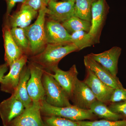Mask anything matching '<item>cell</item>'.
Here are the masks:
<instances>
[{"label":"cell","mask_w":126,"mask_h":126,"mask_svg":"<svg viewBox=\"0 0 126 126\" xmlns=\"http://www.w3.org/2000/svg\"><path fill=\"white\" fill-rule=\"evenodd\" d=\"M30 77L29 67L28 64H26L21 73L17 87L12 94L23 102L25 108L29 107L33 103L27 90V84Z\"/></svg>","instance_id":"19"},{"label":"cell","mask_w":126,"mask_h":126,"mask_svg":"<svg viewBox=\"0 0 126 126\" xmlns=\"http://www.w3.org/2000/svg\"><path fill=\"white\" fill-rule=\"evenodd\" d=\"M55 0L56 1V0ZM65 0L66 1H75V0Z\"/></svg>","instance_id":"33"},{"label":"cell","mask_w":126,"mask_h":126,"mask_svg":"<svg viewBox=\"0 0 126 126\" xmlns=\"http://www.w3.org/2000/svg\"><path fill=\"white\" fill-rule=\"evenodd\" d=\"M45 100L47 103L56 107H66L72 105L67 94L52 75L44 70L42 77Z\"/></svg>","instance_id":"4"},{"label":"cell","mask_w":126,"mask_h":126,"mask_svg":"<svg viewBox=\"0 0 126 126\" xmlns=\"http://www.w3.org/2000/svg\"><path fill=\"white\" fill-rule=\"evenodd\" d=\"M97 100L90 88L84 81L78 79L70 100L73 105L82 109L90 110L92 104Z\"/></svg>","instance_id":"12"},{"label":"cell","mask_w":126,"mask_h":126,"mask_svg":"<svg viewBox=\"0 0 126 126\" xmlns=\"http://www.w3.org/2000/svg\"><path fill=\"white\" fill-rule=\"evenodd\" d=\"M42 116H56L74 121L92 120L96 117L90 110H84L74 105L56 107L47 103L45 99L41 103Z\"/></svg>","instance_id":"3"},{"label":"cell","mask_w":126,"mask_h":126,"mask_svg":"<svg viewBox=\"0 0 126 126\" xmlns=\"http://www.w3.org/2000/svg\"><path fill=\"white\" fill-rule=\"evenodd\" d=\"M23 102L14 95L0 103V117L3 126H7L25 110Z\"/></svg>","instance_id":"9"},{"label":"cell","mask_w":126,"mask_h":126,"mask_svg":"<svg viewBox=\"0 0 126 126\" xmlns=\"http://www.w3.org/2000/svg\"><path fill=\"white\" fill-rule=\"evenodd\" d=\"M45 28L47 44L71 43V34L61 23L49 19L45 21Z\"/></svg>","instance_id":"15"},{"label":"cell","mask_w":126,"mask_h":126,"mask_svg":"<svg viewBox=\"0 0 126 126\" xmlns=\"http://www.w3.org/2000/svg\"><path fill=\"white\" fill-rule=\"evenodd\" d=\"M77 51H79L78 48L72 43L47 44L42 52L29 57L28 59L51 73L58 67L59 63L64 57Z\"/></svg>","instance_id":"1"},{"label":"cell","mask_w":126,"mask_h":126,"mask_svg":"<svg viewBox=\"0 0 126 126\" xmlns=\"http://www.w3.org/2000/svg\"><path fill=\"white\" fill-rule=\"evenodd\" d=\"M9 67L6 63L0 64V83L2 81L5 74L7 72Z\"/></svg>","instance_id":"31"},{"label":"cell","mask_w":126,"mask_h":126,"mask_svg":"<svg viewBox=\"0 0 126 126\" xmlns=\"http://www.w3.org/2000/svg\"><path fill=\"white\" fill-rule=\"evenodd\" d=\"M79 126H126V120L113 121L103 119L78 121Z\"/></svg>","instance_id":"26"},{"label":"cell","mask_w":126,"mask_h":126,"mask_svg":"<svg viewBox=\"0 0 126 126\" xmlns=\"http://www.w3.org/2000/svg\"><path fill=\"white\" fill-rule=\"evenodd\" d=\"M25 4L30 6L35 11H38L42 7L44 3V0H26Z\"/></svg>","instance_id":"29"},{"label":"cell","mask_w":126,"mask_h":126,"mask_svg":"<svg viewBox=\"0 0 126 126\" xmlns=\"http://www.w3.org/2000/svg\"><path fill=\"white\" fill-rule=\"evenodd\" d=\"M11 32L16 45L23 53L28 58L31 56L29 42L25 33L24 28L14 27L11 29Z\"/></svg>","instance_id":"21"},{"label":"cell","mask_w":126,"mask_h":126,"mask_svg":"<svg viewBox=\"0 0 126 126\" xmlns=\"http://www.w3.org/2000/svg\"><path fill=\"white\" fill-rule=\"evenodd\" d=\"M53 72L54 74L51 73V75L62 87L71 100L76 83L78 79L79 73L76 65H72L69 70L67 71H63L58 67Z\"/></svg>","instance_id":"16"},{"label":"cell","mask_w":126,"mask_h":126,"mask_svg":"<svg viewBox=\"0 0 126 126\" xmlns=\"http://www.w3.org/2000/svg\"><path fill=\"white\" fill-rule=\"evenodd\" d=\"M30 77L27 84V90L32 102L41 103L45 99L42 77L44 69L40 65L29 61Z\"/></svg>","instance_id":"6"},{"label":"cell","mask_w":126,"mask_h":126,"mask_svg":"<svg viewBox=\"0 0 126 126\" xmlns=\"http://www.w3.org/2000/svg\"><path fill=\"white\" fill-rule=\"evenodd\" d=\"M75 1L51 0L47 5L46 15L50 19L62 23L74 16Z\"/></svg>","instance_id":"8"},{"label":"cell","mask_w":126,"mask_h":126,"mask_svg":"<svg viewBox=\"0 0 126 126\" xmlns=\"http://www.w3.org/2000/svg\"><path fill=\"white\" fill-rule=\"evenodd\" d=\"M121 51V48L115 46L100 53H91L88 55L108 70L113 76L116 77L118 60Z\"/></svg>","instance_id":"13"},{"label":"cell","mask_w":126,"mask_h":126,"mask_svg":"<svg viewBox=\"0 0 126 126\" xmlns=\"http://www.w3.org/2000/svg\"><path fill=\"white\" fill-rule=\"evenodd\" d=\"M90 110L95 116L106 120L118 121L122 117L112 111L106 103L98 100L92 104Z\"/></svg>","instance_id":"20"},{"label":"cell","mask_w":126,"mask_h":126,"mask_svg":"<svg viewBox=\"0 0 126 126\" xmlns=\"http://www.w3.org/2000/svg\"><path fill=\"white\" fill-rule=\"evenodd\" d=\"M94 0H75L74 16L91 22L92 5Z\"/></svg>","instance_id":"22"},{"label":"cell","mask_w":126,"mask_h":126,"mask_svg":"<svg viewBox=\"0 0 126 126\" xmlns=\"http://www.w3.org/2000/svg\"><path fill=\"white\" fill-rule=\"evenodd\" d=\"M38 15V11L23 4L20 10L10 15L6 21L11 29L14 27L24 28L29 26L32 20Z\"/></svg>","instance_id":"18"},{"label":"cell","mask_w":126,"mask_h":126,"mask_svg":"<svg viewBox=\"0 0 126 126\" xmlns=\"http://www.w3.org/2000/svg\"><path fill=\"white\" fill-rule=\"evenodd\" d=\"M83 81L90 88L98 100L106 104L109 103L114 89L104 83L90 70L87 69Z\"/></svg>","instance_id":"14"},{"label":"cell","mask_w":126,"mask_h":126,"mask_svg":"<svg viewBox=\"0 0 126 126\" xmlns=\"http://www.w3.org/2000/svg\"><path fill=\"white\" fill-rule=\"evenodd\" d=\"M7 4V10L6 14V20H7L9 16L10 15L12 11L15 7L16 3L21 2L24 4L26 0H6Z\"/></svg>","instance_id":"30"},{"label":"cell","mask_w":126,"mask_h":126,"mask_svg":"<svg viewBox=\"0 0 126 126\" xmlns=\"http://www.w3.org/2000/svg\"><path fill=\"white\" fill-rule=\"evenodd\" d=\"M123 101H126V89L123 87L114 89L109 103H114Z\"/></svg>","instance_id":"27"},{"label":"cell","mask_w":126,"mask_h":126,"mask_svg":"<svg viewBox=\"0 0 126 126\" xmlns=\"http://www.w3.org/2000/svg\"><path fill=\"white\" fill-rule=\"evenodd\" d=\"M61 24L65 29L72 33L81 31L88 33L91 27V22L82 19L75 16H72Z\"/></svg>","instance_id":"23"},{"label":"cell","mask_w":126,"mask_h":126,"mask_svg":"<svg viewBox=\"0 0 126 126\" xmlns=\"http://www.w3.org/2000/svg\"><path fill=\"white\" fill-rule=\"evenodd\" d=\"M70 42L77 47L79 51L94 44L89 33L83 31L72 33L70 36Z\"/></svg>","instance_id":"24"},{"label":"cell","mask_w":126,"mask_h":126,"mask_svg":"<svg viewBox=\"0 0 126 126\" xmlns=\"http://www.w3.org/2000/svg\"><path fill=\"white\" fill-rule=\"evenodd\" d=\"M46 11L47 6L43 5L39 10L34 23L24 28L25 33L29 42L31 51L30 57L42 52L47 45L45 28Z\"/></svg>","instance_id":"2"},{"label":"cell","mask_w":126,"mask_h":126,"mask_svg":"<svg viewBox=\"0 0 126 126\" xmlns=\"http://www.w3.org/2000/svg\"><path fill=\"white\" fill-rule=\"evenodd\" d=\"M84 63L86 69L90 70L106 85L113 89L123 88L117 77L113 76L108 70L88 55L84 56Z\"/></svg>","instance_id":"11"},{"label":"cell","mask_w":126,"mask_h":126,"mask_svg":"<svg viewBox=\"0 0 126 126\" xmlns=\"http://www.w3.org/2000/svg\"><path fill=\"white\" fill-rule=\"evenodd\" d=\"M108 107L113 112L126 117V101L111 103Z\"/></svg>","instance_id":"28"},{"label":"cell","mask_w":126,"mask_h":126,"mask_svg":"<svg viewBox=\"0 0 126 126\" xmlns=\"http://www.w3.org/2000/svg\"><path fill=\"white\" fill-rule=\"evenodd\" d=\"M28 56L26 55L15 61L9 67V73L4 75L0 83V90L12 94L17 87L20 77L23 68L28 62Z\"/></svg>","instance_id":"7"},{"label":"cell","mask_w":126,"mask_h":126,"mask_svg":"<svg viewBox=\"0 0 126 126\" xmlns=\"http://www.w3.org/2000/svg\"><path fill=\"white\" fill-rule=\"evenodd\" d=\"M7 126H44L41 112V103L33 102L29 107Z\"/></svg>","instance_id":"10"},{"label":"cell","mask_w":126,"mask_h":126,"mask_svg":"<svg viewBox=\"0 0 126 126\" xmlns=\"http://www.w3.org/2000/svg\"><path fill=\"white\" fill-rule=\"evenodd\" d=\"M44 126H79L78 122L56 116H42Z\"/></svg>","instance_id":"25"},{"label":"cell","mask_w":126,"mask_h":126,"mask_svg":"<svg viewBox=\"0 0 126 126\" xmlns=\"http://www.w3.org/2000/svg\"><path fill=\"white\" fill-rule=\"evenodd\" d=\"M5 49L4 60L9 68L15 61L24 55L14 41L11 32V28L6 21L2 29Z\"/></svg>","instance_id":"17"},{"label":"cell","mask_w":126,"mask_h":126,"mask_svg":"<svg viewBox=\"0 0 126 126\" xmlns=\"http://www.w3.org/2000/svg\"><path fill=\"white\" fill-rule=\"evenodd\" d=\"M50 0H44V3L47 6L48 2Z\"/></svg>","instance_id":"32"},{"label":"cell","mask_w":126,"mask_h":126,"mask_svg":"<svg viewBox=\"0 0 126 126\" xmlns=\"http://www.w3.org/2000/svg\"><path fill=\"white\" fill-rule=\"evenodd\" d=\"M109 9L106 0H94L93 2L91 27L88 33L94 44L99 42L102 29Z\"/></svg>","instance_id":"5"}]
</instances>
